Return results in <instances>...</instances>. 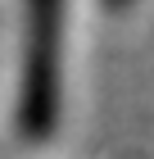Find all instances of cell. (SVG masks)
I'll return each mask as SVG.
<instances>
[{"label":"cell","mask_w":154,"mask_h":159,"mask_svg":"<svg viewBox=\"0 0 154 159\" xmlns=\"http://www.w3.org/2000/svg\"><path fill=\"white\" fill-rule=\"evenodd\" d=\"M27 64H23V127L27 136H46L59 109V37L64 0H27Z\"/></svg>","instance_id":"obj_1"},{"label":"cell","mask_w":154,"mask_h":159,"mask_svg":"<svg viewBox=\"0 0 154 159\" xmlns=\"http://www.w3.org/2000/svg\"><path fill=\"white\" fill-rule=\"evenodd\" d=\"M109 5H131V0H109Z\"/></svg>","instance_id":"obj_2"}]
</instances>
